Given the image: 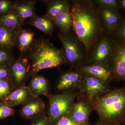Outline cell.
I'll list each match as a JSON object with an SVG mask.
<instances>
[{
	"label": "cell",
	"instance_id": "6da1fadb",
	"mask_svg": "<svg viewBox=\"0 0 125 125\" xmlns=\"http://www.w3.org/2000/svg\"><path fill=\"white\" fill-rule=\"evenodd\" d=\"M70 14L75 32L85 49L88 50L96 42L102 30L95 7L89 1H74Z\"/></svg>",
	"mask_w": 125,
	"mask_h": 125
},
{
	"label": "cell",
	"instance_id": "7a4b0ae2",
	"mask_svg": "<svg viewBox=\"0 0 125 125\" xmlns=\"http://www.w3.org/2000/svg\"><path fill=\"white\" fill-rule=\"evenodd\" d=\"M101 121L115 125L125 120V86L110 90L91 103Z\"/></svg>",
	"mask_w": 125,
	"mask_h": 125
},
{
	"label": "cell",
	"instance_id": "3957f363",
	"mask_svg": "<svg viewBox=\"0 0 125 125\" xmlns=\"http://www.w3.org/2000/svg\"><path fill=\"white\" fill-rule=\"evenodd\" d=\"M33 46L30 66V76H33L40 71L61 65L64 61L62 51L52 46L47 40L37 42Z\"/></svg>",
	"mask_w": 125,
	"mask_h": 125
},
{
	"label": "cell",
	"instance_id": "277c9868",
	"mask_svg": "<svg viewBox=\"0 0 125 125\" xmlns=\"http://www.w3.org/2000/svg\"><path fill=\"white\" fill-rule=\"evenodd\" d=\"M76 93L65 92L60 94L48 96L49 107L48 114L51 124L55 123L69 112L74 103Z\"/></svg>",
	"mask_w": 125,
	"mask_h": 125
},
{
	"label": "cell",
	"instance_id": "5b68a950",
	"mask_svg": "<svg viewBox=\"0 0 125 125\" xmlns=\"http://www.w3.org/2000/svg\"><path fill=\"white\" fill-rule=\"evenodd\" d=\"M78 89L79 90V97L90 104L96 99L104 95L110 90L108 83L94 76L85 74Z\"/></svg>",
	"mask_w": 125,
	"mask_h": 125
},
{
	"label": "cell",
	"instance_id": "8992f818",
	"mask_svg": "<svg viewBox=\"0 0 125 125\" xmlns=\"http://www.w3.org/2000/svg\"><path fill=\"white\" fill-rule=\"evenodd\" d=\"M30 66L28 60L22 57L9 64L10 79L16 89L25 85L30 76Z\"/></svg>",
	"mask_w": 125,
	"mask_h": 125
},
{
	"label": "cell",
	"instance_id": "52a82bcc",
	"mask_svg": "<svg viewBox=\"0 0 125 125\" xmlns=\"http://www.w3.org/2000/svg\"><path fill=\"white\" fill-rule=\"evenodd\" d=\"M78 99L72 105L67 114L78 125H90L89 123V118L93 108L84 99L79 97Z\"/></svg>",
	"mask_w": 125,
	"mask_h": 125
},
{
	"label": "cell",
	"instance_id": "ba28073f",
	"mask_svg": "<svg viewBox=\"0 0 125 125\" xmlns=\"http://www.w3.org/2000/svg\"><path fill=\"white\" fill-rule=\"evenodd\" d=\"M58 37L62 43L66 60L71 64L79 62L83 55L79 45L75 39L68 34H60Z\"/></svg>",
	"mask_w": 125,
	"mask_h": 125
},
{
	"label": "cell",
	"instance_id": "9c48e42d",
	"mask_svg": "<svg viewBox=\"0 0 125 125\" xmlns=\"http://www.w3.org/2000/svg\"><path fill=\"white\" fill-rule=\"evenodd\" d=\"M113 78L125 81V45H116L112 57Z\"/></svg>",
	"mask_w": 125,
	"mask_h": 125
},
{
	"label": "cell",
	"instance_id": "30bf717a",
	"mask_svg": "<svg viewBox=\"0 0 125 125\" xmlns=\"http://www.w3.org/2000/svg\"><path fill=\"white\" fill-rule=\"evenodd\" d=\"M115 47L113 48L111 42L108 39H102L97 44L92 54L91 61L93 64L105 66V62H107L111 57L112 58Z\"/></svg>",
	"mask_w": 125,
	"mask_h": 125
},
{
	"label": "cell",
	"instance_id": "8fae6325",
	"mask_svg": "<svg viewBox=\"0 0 125 125\" xmlns=\"http://www.w3.org/2000/svg\"><path fill=\"white\" fill-rule=\"evenodd\" d=\"M44 103L39 97H33L23 105L20 114L24 118L33 119L40 116L45 108Z\"/></svg>",
	"mask_w": 125,
	"mask_h": 125
},
{
	"label": "cell",
	"instance_id": "7c38bea8",
	"mask_svg": "<svg viewBox=\"0 0 125 125\" xmlns=\"http://www.w3.org/2000/svg\"><path fill=\"white\" fill-rule=\"evenodd\" d=\"M33 97L27 86L22 85L16 89L3 101L11 107L23 105Z\"/></svg>",
	"mask_w": 125,
	"mask_h": 125
},
{
	"label": "cell",
	"instance_id": "4fadbf2b",
	"mask_svg": "<svg viewBox=\"0 0 125 125\" xmlns=\"http://www.w3.org/2000/svg\"><path fill=\"white\" fill-rule=\"evenodd\" d=\"M83 76L81 72H69L65 73L61 76L57 84V89L60 90H65L78 88Z\"/></svg>",
	"mask_w": 125,
	"mask_h": 125
},
{
	"label": "cell",
	"instance_id": "5bb4252c",
	"mask_svg": "<svg viewBox=\"0 0 125 125\" xmlns=\"http://www.w3.org/2000/svg\"><path fill=\"white\" fill-rule=\"evenodd\" d=\"M81 72L91 75L108 83L113 79L111 71L107 67L100 64H92L83 66Z\"/></svg>",
	"mask_w": 125,
	"mask_h": 125
},
{
	"label": "cell",
	"instance_id": "9a60e30c",
	"mask_svg": "<svg viewBox=\"0 0 125 125\" xmlns=\"http://www.w3.org/2000/svg\"><path fill=\"white\" fill-rule=\"evenodd\" d=\"M34 34L29 30L21 28L16 31V44L21 52H25L33 46Z\"/></svg>",
	"mask_w": 125,
	"mask_h": 125
},
{
	"label": "cell",
	"instance_id": "2e32d148",
	"mask_svg": "<svg viewBox=\"0 0 125 125\" xmlns=\"http://www.w3.org/2000/svg\"><path fill=\"white\" fill-rule=\"evenodd\" d=\"M27 87L33 97H39L40 95H45L48 97L49 95L47 81L42 75L33 76Z\"/></svg>",
	"mask_w": 125,
	"mask_h": 125
},
{
	"label": "cell",
	"instance_id": "e0dca14e",
	"mask_svg": "<svg viewBox=\"0 0 125 125\" xmlns=\"http://www.w3.org/2000/svg\"><path fill=\"white\" fill-rule=\"evenodd\" d=\"M36 1L33 0L16 1L13 8L23 23L25 20L28 18H33L37 16L35 11Z\"/></svg>",
	"mask_w": 125,
	"mask_h": 125
},
{
	"label": "cell",
	"instance_id": "ac0fdd59",
	"mask_svg": "<svg viewBox=\"0 0 125 125\" xmlns=\"http://www.w3.org/2000/svg\"><path fill=\"white\" fill-rule=\"evenodd\" d=\"M101 13L103 20L108 30L112 32L117 30L121 20L116 10L103 7Z\"/></svg>",
	"mask_w": 125,
	"mask_h": 125
},
{
	"label": "cell",
	"instance_id": "d6986e66",
	"mask_svg": "<svg viewBox=\"0 0 125 125\" xmlns=\"http://www.w3.org/2000/svg\"><path fill=\"white\" fill-rule=\"evenodd\" d=\"M23 24L14 8L8 13L0 16V25L14 31L21 28Z\"/></svg>",
	"mask_w": 125,
	"mask_h": 125
},
{
	"label": "cell",
	"instance_id": "ffe728a7",
	"mask_svg": "<svg viewBox=\"0 0 125 125\" xmlns=\"http://www.w3.org/2000/svg\"><path fill=\"white\" fill-rule=\"evenodd\" d=\"M16 45V31L0 25V48L8 49Z\"/></svg>",
	"mask_w": 125,
	"mask_h": 125
},
{
	"label": "cell",
	"instance_id": "44dd1931",
	"mask_svg": "<svg viewBox=\"0 0 125 125\" xmlns=\"http://www.w3.org/2000/svg\"><path fill=\"white\" fill-rule=\"evenodd\" d=\"M30 24L44 33L50 34L53 31L54 23L52 19L46 15L42 16H37L31 19Z\"/></svg>",
	"mask_w": 125,
	"mask_h": 125
},
{
	"label": "cell",
	"instance_id": "7402d4cb",
	"mask_svg": "<svg viewBox=\"0 0 125 125\" xmlns=\"http://www.w3.org/2000/svg\"><path fill=\"white\" fill-rule=\"evenodd\" d=\"M47 10L45 15L52 19L70 9L66 0L49 1H48Z\"/></svg>",
	"mask_w": 125,
	"mask_h": 125
},
{
	"label": "cell",
	"instance_id": "603a6c76",
	"mask_svg": "<svg viewBox=\"0 0 125 125\" xmlns=\"http://www.w3.org/2000/svg\"><path fill=\"white\" fill-rule=\"evenodd\" d=\"M52 20L54 24L63 32H66L69 31L72 27V21L70 9L53 18Z\"/></svg>",
	"mask_w": 125,
	"mask_h": 125
},
{
	"label": "cell",
	"instance_id": "cb8c5ba5",
	"mask_svg": "<svg viewBox=\"0 0 125 125\" xmlns=\"http://www.w3.org/2000/svg\"><path fill=\"white\" fill-rule=\"evenodd\" d=\"M15 89L11 79L0 80V100L3 101Z\"/></svg>",
	"mask_w": 125,
	"mask_h": 125
},
{
	"label": "cell",
	"instance_id": "d4e9b609",
	"mask_svg": "<svg viewBox=\"0 0 125 125\" xmlns=\"http://www.w3.org/2000/svg\"><path fill=\"white\" fill-rule=\"evenodd\" d=\"M14 113L13 108L10 106L3 101L0 102V119H4L11 116Z\"/></svg>",
	"mask_w": 125,
	"mask_h": 125
},
{
	"label": "cell",
	"instance_id": "484cf974",
	"mask_svg": "<svg viewBox=\"0 0 125 125\" xmlns=\"http://www.w3.org/2000/svg\"><path fill=\"white\" fill-rule=\"evenodd\" d=\"M14 60L8 49L0 48V66L9 65Z\"/></svg>",
	"mask_w": 125,
	"mask_h": 125
},
{
	"label": "cell",
	"instance_id": "4316f807",
	"mask_svg": "<svg viewBox=\"0 0 125 125\" xmlns=\"http://www.w3.org/2000/svg\"><path fill=\"white\" fill-rule=\"evenodd\" d=\"M13 5L10 1L0 0V15H4L8 13L13 8Z\"/></svg>",
	"mask_w": 125,
	"mask_h": 125
},
{
	"label": "cell",
	"instance_id": "83f0119b",
	"mask_svg": "<svg viewBox=\"0 0 125 125\" xmlns=\"http://www.w3.org/2000/svg\"><path fill=\"white\" fill-rule=\"evenodd\" d=\"M96 2L103 7L116 10L119 6L118 1L116 0H98L96 1Z\"/></svg>",
	"mask_w": 125,
	"mask_h": 125
},
{
	"label": "cell",
	"instance_id": "f1b7e54d",
	"mask_svg": "<svg viewBox=\"0 0 125 125\" xmlns=\"http://www.w3.org/2000/svg\"><path fill=\"white\" fill-rule=\"evenodd\" d=\"M54 125H79L67 114L58 120Z\"/></svg>",
	"mask_w": 125,
	"mask_h": 125
},
{
	"label": "cell",
	"instance_id": "f546056e",
	"mask_svg": "<svg viewBox=\"0 0 125 125\" xmlns=\"http://www.w3.org/2000/svg\"><path fill=\"white\" fill-rule=\"evenodd\" d=\"M117 30L119 38L123 42L121 44L125 45V18L121 21Z\"/></svg>",
	"mask_w": 125,
	"mask_h": 125
},
{
	"label": "cell",
	"instance_id": "4dcf8cb0",
	"mask_svg": "<svg viewBox=\"0 0 125 125\" xmlns=\"http://www.w3.org/2000/svg\"><path fill=\"white\" fill-rule=\"evenodd\" d=\"M10 79L9 65L0 66V80Z\"/></svg>",
	"mask_w": 125,
	"mask_h": 125
},
{
	"label": "cell",
	"instance_id": "1f68e13d",
	"mask_svg": "<svg viewBox=\"0 0 125 125\" xmlns=\"http://www.w3.org/2000/svg\"><path fill=\"white\" fill-rule=\"evenodd\" d=\"M36 121L31 125H51V124L48 116L40 115Z\"/></svg>",
	"mask_w": 125,
	"mask_h": 125
},
{
	"label": "cell",
	"instance_id": "d6a6232c",
	"mask_svg": "<svg viewBox=\"0 0 125 125\" xmlns=\"http://www.w3.org/2000/svg\"><path fill=\"white\" fill-rule=\"evenodd\" d=\"M112 125V124H109V123H106V122H102L101 121L100 122H99L98 123L97 125Z\"/></svg>",
	"mask_w": 125,
	"mask_h": 125
},
{
	"label": "cell",
	"instance_id": "836d02e7",
	"mask_svg": "<svg viewBox=\"0 0 125 125\" xmlns=\"http://www.w3.org/2000/svg\"><path fill=\"white\" fill-rule=\"evenodd\" d=\"M120 4L125 10V0H122L120 1Z\"/></svg>",
	"mask_w": 125,
	"mask_h": 125
},
{
	"label": "cell",
	"instance_id": "e575fe53",
	"mask_svg": "<svg viewBox=\"0 0 125 125\" xmlns=\"http://www.w3.org/2000/svg\"></svg>",
	"mask_w": 125,
	"mask_h": 125
}]
</instances>
